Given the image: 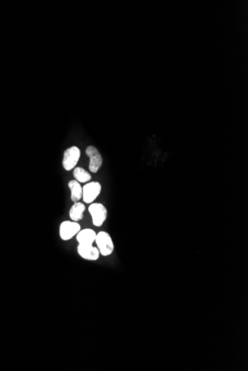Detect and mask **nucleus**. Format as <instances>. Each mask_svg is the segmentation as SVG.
Segmentation results:
<instances>
[{
	"instance_id": "7ed1b4c3",
	"label": "nucleus",
	"mask_w": 248,
	"mask_h": 371,
	"mask_svg": "<svg viewBox=\"0 0 248 371\" xmlns=\"http://www.w3.org/2000/svg\"><path fill=\"white\" fill-rule=\"evenodd\" d=\"M101 185L98 182H91L83 187V201L86 204H92L98 198L101 192Z\"/></svg>"
},
{
	"instance_id": "9b49d317",
	"label": "nucleus",
	"mask_w": 248,
	"mask_h": 371,
	"mask_svg": "<svg viewBox=\"0 0 248 371\" xmlns=\"http://www.w3.org/2000/svg\"><path fill=\"white\" fill-rule=\"evenodd\" d=\"M73 174H74L75 180L80 183H87L92 180V176H91L90 173L81 167L75 168Z\"/></svg>"
},
{
	"instance_id": "9d476101",
	"label": "nucleus",
	"mask_w": 248,
	"mask_h": 371,
	"mask_svg": "<svg viewBox=\"0 0 248 371\" xmlns=\"http://www.w3.org/2000/svg\"><path fill=\"white\" fill-rule=\"evenodd\" d=\"M71 190V200L74 202H78L82 199L83 187L77 180H71L68 184Z\"/></svg>"
},
{
	"instance_id": "1a4fd4ad",
	"label": "nucleus",
	"mask_w": 248,
	"mask_h": 371,
	"mask_svg": "<svg viewBox=\"0 0 248 371\" xmlns=\"http://www.w3.org/2000/svg\"><path fill=\"white\" fill-rule=\"evenodd\" d=\"M85 206L83 203L74 202L69 211V217L71 221L74 222H79L82 220L84 217V212H85Z\"/></svg>"
},
{
	"instance_id": "f257e3e1",
	"label": "nucleus",
	"mask_w": 248,
	"mask_h": 371,
	"mask_svg": "<svg viewBox=\"0 0 248 371\" xmlns=\"http://www.w3.org/2000/svg\"><path fill=\"white\" fill-rule=\"evenodd\" d=\"M95 242L100 254L103 257L110 256L114 251L115 246L113 239L107 232H100L97 233Z\"/></svg>"
},
{
	"instance_id": "20e7f679",
	"label": "nucleus",
	"mask_w": 248,
	"mask_h": 371,
	"mask_svg": "<svg viewBox=\"0 0 248 371\" xmlns=\"http://www.w3.org/2000/svg\"><path fill=\"white\" fill-rule=\"evenodd\" d=\"M81 225L78 222L64 221L60 225V236L62 240L68 241L78 234L81 231Z\"/></svg>"
},
{
	"instance_id": "6e6552de",
	"label": "nucleus",
	"mask_w": 248,
	"mask_h": 371,
	"mask_svg": "<svg viewBox=\"0 0 248 371\" xmlns=\"http://www.w3.org/2000/svg\"><path fill=\"white\" fill-rule=\"evenodd\" d=\"M97 233L91 228L81 230L76 235L77 241L79 245H93L96 239Z\"/></svg>"
},
{
	"instance_id": "0eeeda50",
	"label": "nucleus",
	"mask_w": 248,
	"mask_h": 371,
	"mask_svg": "<svg viewBox=\"0 0 248 371\" xmlns=\"http://www.w3.org/2000/svg\"><path fill=\"white\" fill-rule=\"evenodd\" d=\"M78 252L83 259L89 261H96L100 257V252L93 245H79Z\"/></svg>"
},
{
	"instance_id": "423d86ee",
	"label": "nucleus",
	"mask_w": 248,
	"mask_h": 371,
	"mask_svg": "<svg viewBox=\"0 0 248 371\" xmlns=\"http://www.w3.org/2000/svg\"><path fill=\"white\" fill-rule=\"evenodd\" d=\"M85 154L90 159L89 162V170L92 173H97L103 164V158L95 147L90 145L85 150Z\"/></svg>"
},
{
	"instance_id": "f03ea898",
	"label": "nucleus",
	"mask_w": 248,
	"mask_h": 371,
	"mask_svg": "<svg viewBox=\"0 0 248 371\" xmlns=\"http://www.w3.org/2000/svg\"><path fill=\"white\" fill-rule=\"evenodd\" d=\"M89 212L95 226L101 227L107 219V209L101 203H92L89 207Z\"/></svg>"
},
{
	"instance_id": "39448f33",
	"label": "nucleus",
	"mask_w": 248,
	"mask_h": 371,
	"mask_svg": "<svg viewBox=\"0 0 248 371\" xmlns=\"http://www.w3.org/2000/svg\"><path fill=\"white\" fill-rule=\"evenodd\" d=\"M81 157V151L76 146H72L66 150L64 152L63 166L66 170H71L76 167Z\"/></svg>"
}]
</instances>
